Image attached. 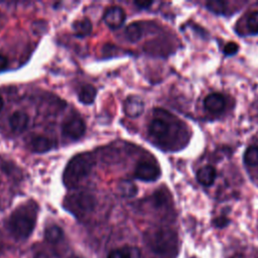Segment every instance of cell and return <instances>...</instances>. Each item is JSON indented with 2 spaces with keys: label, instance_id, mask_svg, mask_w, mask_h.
Returning <instances> with one entry per match:
<instances>
[{
  "label": "cell",
  "instance_id": "cell-1",
  "mask_svg": "<svg viewBox=\"0 0 258 258\" xmlns=\"http://www.w3.org/2000/svg\"><path fill=\"white\" fill-rule=\"evenodd\" d=\"M148 247L162 258H174L177 254V236L168 228H157L145 234Z\"/></svg>",
  "mask_w": 258,
  "mask_h": 258
},
{
  "label": "cell",
  "instance_id": "cell-2",
  "mask_svg": "<svg viewBox=\"0 0 258 258\" xmlns=\"http://www.w3.org/2000/svg\"><path fill=\"white\" fill-rule=\"evenodd\" d=\"M95 165V158L92 153H80L74 156L67 164L63 174V184L69 188L76 187L92 171Z\"/></svg>",
  "mask_w": 258,
  "mask_h": 258
},
{
  "label": "cell",
  "instance_id": "cell-3",
  "mask_svg": "<svg viewBox=\"0 0 258 258\" xmlns=\"http://www.w3.org/2000/svg\"><path fill=\"white\" fill-rule=\"evenodd\" d=\"M36 211L34 208L25 205L17 208L9 217L8 230L16 239L28 238L35 227Z\"/></svg>",
  "mask_w": 258,
  "mask_h": 258
},
{
  "label": "cell",
  "instance_id": "cell-4",
  "mask_svg": "<svg viewBox=\"0 0 258 258\" xmlns=\"http://www.w3.org/2000/svg\"><path fill=\"white\" fill-rule=\"evenodd\" d=\"M64 206L68 211L74 215L82 217L95 209L96 200L93 195L86 191H80L68 196L64 200Z\"/></svg>",
  "mask_w": 258,
  "mask_h": 258
},
{
  "label": "cell",
  "instance_id": "cell-5",
  "mask_svg": "<svg viewBox=\"0 0 258 258\" xmlns=\"http://www.w3.org/2000/svg\"><path fill=\"white\" fill-rule=\"evenodd\" d=\"M61 131L64 137L72 140H78L84 135L86 131V124L80 116L73 115L63 122Z\"/></svg>",
  "mask_w": 258,
  "mask_h": 258
},
{
  "label": "cell",
  "instance_id": "cell-6",
  "mask_svg": "<svg viewBox=\"0 0 258 258\" xmlns=\"http://www.w3.org/2000/svg\"><path fill=\"white\" fill-rule=\"evenodd\" d=\"M169 131L170 125L164 118L159 116L153 118L148 126V133L150 137L158 143L165 142Z\"/></svg>",
  "mask_w": 258,
  "mask_h": 258
},
{
  "label": "cell",
  "instance_id": "cell-7",
  "mask_svg": "<svg viewBox=\"0 0 258 258\" xmlns=\"http://www.w3.org/2000/svg\"><path fill=\"white\" fill-rule=\"evenodd\" d=\"M134 175L143 181H153L159 177L160 169L154 162L140 161L135 167Z\"/></svg>",
  "mask_w": 258,
  "mask_h": 258
},
{
  "label": "cell",
  "instance_id": "cell-8",
  "mask_svg": "<svg viewBox=\"0 0 258 258\" xmlns=\"http://www.w3.org/2000/svg\"><path fill=\"white\" fill-rule=\"evenodd\" d=\"M106 25L112 29L119 28L126 19V14L121 7L113 6L106 10L103 16Z\"/></svg>",
  "mask_w": 258,
  "mask_h": 258
},
{
  "label": "cell",
  "instance_id": "cell-9",
  "mask_svg": "<svg viewBox=\"0 0 258 258\" xmlns=\"http://www.w3.org/2000/svg\"><path fill=\"white\" fill-rule=\"evenodd\" d=\"M144 110V103L143 101L136 96L128 97L124 102V112L127 116L131 118L138 117L142 114Z\"/></svg>",
  "mask_w": 258,
  "mask_h": 258
},
{
  "label": "cell",
  "instance_id": "cell-10",
  "mask_svg": "<svg viewBox=\"0 0 258 258\" xmlns=\"http://www.w3.org/2000/svg\"><path fill=\"white\" fill-rule=\"evenodd\" d=\"M205 108L212 113H221L225 108V98L220 93H212L204 100Z\"/></svg>",
  "mask_w": 258,
  "mask_h": 258
},
{
  "label": "cell",
  "instance_id": "cell-11",
  "mask_svg": "<svg viewBox=\"0 0 258 258\" xmlns=\"http://www.w3.org/2000/svg\"><path fill=\"white\" fill-rule=\"evenodd\" d=\"M9 125L13 132L21 133L28 125V116L22 111H15L9 117Z\"/></svg>",
  "mask_w": 258,
  "mask_h": 258
},
{
  "label": "cell",
  "instance_id": "cell-12",
  "mask_svg": "<svg viewBox=\"0 0 258 258\" xmlns=\"http://www.w3.org/2000/svg\"><path fill=\"white\" fill-rule=\"evenodd\" d=\"M107 258H141V252L135 246H123L108 253Z\"/></svg>",
  "mask_w": 258,
  "mask_h": 258
},
{
  "label": "cell",
  "instance_id": "cell-13",
  "mask_svg": "<svg viewBox=\"0 0 258 258\" xmlns=\"http://www.w3.org/2000/svg\"><path fill=\"white\" fill-rule=\"evenodd\" d=\"M30 147L34 152L44 153L54 147V142L46 136L38 135L32 138V140L30 141Z\"/></svg>",
  "mask_w": 258,
  "mask_h": 258
},
{
  "label": "cell",
  "instance_id": "cell-14",
  "mask_svg": "<svg viewBox=\"0 0 258 258\" xmlns=\"http://www.w3.org/2000/svg\"><path fill=\"white\" fill-rule=\"evenodd\" d=\"M216 169L211 165H205L200 168L197 172V179L198 181L206 186H210L214 183L216 178Z\"/></svg>",
  "mask_w": 258,
  "mask_h": 258
},
{
  "label": "cell",
  "instance_id": "cell-15",
  "mask_svg": "<svg viewBox=\"0 0 258 258\" xmlns=\"http://www.w3.org/2000/svg\"><path fill=\"white\" fill-rule=\"evenodd\" d=\"M97 95V90L93 85L87 84L81 88L79 91V100L85 105H90L95 101Z\"/></svg>",
  "mask_w": 258,
  "mask_h": 258
},
{
  "label": "cell",
  "instance_id": "cell-16",
  "mask_svg": "<svg viewBox=\"0 0 258 258\" xmlns=\"http://www.w3.org/2000/svg\"><path fill=\"white\" fill-rule=\"evenodd\" d=\"M117 191L124 198H132L137 194V186L131 180L122 179L117 183Z\"/></svg>",
  "mask_w": 258,
  "mask_h": 258
},
{
  "label": "cell",
  "instance_id": "cell-17",
  "mask_svg": "<svg viewBox=\"0 0 258 258\" xmlns=\"http://www.w3.org/2000/svg\"><path fill=\"white\" fill-rule=\"evenodd\" d=\"M73 29L77 36L83 37L91 33L92 31V23L89 18H82L73 23Z\"/></svg>",
  "mask_w": 258,
  "mask_h": 258
},
{
  "label": "cell",
  "instance_id": "cell-18",
  "mask_svg": "<svg viewBox=\"0 0 258 258\" xmlns=\"http://www.w3.org/2000/svg\"><path fill=\"white\" fill-rule=\"evenodd\" d=\"M125 37L130 42H137L142 37V27L137 22H133L127 25L125 28Z\"/></svg>",
  "mask_w": 258,
  "mask_h": 258
},
{
  "label": "cell",
  "instance_id": "cell-19",
  "mask_svg": "<svg viewBox=\"0 0 258 258\" xmlns=\"http://www.w3.org/2000/svg\"><path fill=\"white\" fill-rule=\"evenodd\" d=\"M62 229L56 225L49 226L44 231V238L49 243H57L62 238Z\"/></svg>",
  "mask_w": 258,
  "mask_h": 258
},
{
  "label": "cell",
  "instance_id": "cell-20",
  "mask_svg": "<svg viewBox=\"0 0 258 258\" xmlns=\"http://www.w3.org/2000/svg\"><path fill=\"white\" fill-rule=\"evenodd\" d=\"M244 162L250 166L258 165V147L251 146L244 153Z\"/></svg>",
  "mask_w": 258,
  "mask_h": 258
},
{
  "label": "cell",
  "instance_id": "cell-21",
  "mask_svg": "<svg viewBox=\"0 0 258 258\" xmlns=\"http://www.w3.org/2000/svg\"><path fill=\"white\" fill-rule=\"evenodd\" d=\"M247 27L252 34L258 33V10L251 12L247 17Z\"/></svg>",
  "mask_w": 258,
  "mask_h": 258
},
{
  "label": "cell",
  "instance_id": "cell-22",
  "mask_svg": "<svg viewBox=\"0 0 258 258\" xmlns=\"http://www.w3.org/2000/svg\"><path fill=\"white\" fill-rule=\"evenodd\" d=\"M207 8L217 14H222V13H225L226 11V6H227V3L226 2H223V1H210V2H207Z\"/></svg>",
  "mask_w": 258,
  "mask_h": 258
},
{
  "label": "cell",
  "instance_id": "cell-23",
  "mask_svg": "<svg viewBox=\"0 0 258 258\" xmlns=\"http://www.w3.org/2000/svg\"><path fill=\"white\" fill-rule=\"evenodd\" d=\"M239 49V46L237 43L235 42H229L226 44L225 48H224V53L226 55H233L235 54Z\"/></svg>",
  "mask_w": 258,
  "mask_h": 258
},
{
  "label": "cell",
  "instance_id": "cell-24",
  "mask_svg": "<svg viewBox=\"0 0 258 258\" xmlns=\"http://www.w3.org/2000/svg\"><path fill=\"white\" fill-rule=\"evenodd\" d=\"M134 4L136 6H138L140 9H146L149 6H151L153 4V2L152 1H136V2H134Z\"/></svg>",
  "mask_w": 258,
  "mask_h": 258
},
{
  "label": "cell",
  "instance_id": "cell-25",
  "mask_svg": "<svg viewBox=\"0 0 258 258\" xmlns=\"http://www.w3.org/2000/svg\"><path fill=\"white\" fill-rule=\"evenodd\" d=\"M8 64V60H7V57L3 54H0V72L3 71L4 69H6Z\"/></svg>",
  "mask_w": 258,
  "mask_h": 258
},
{
  "label": "cell",
  "instance_id": "cell-26",
  "mask_svg": "<svg viewBox=\"0 0 258 258\" xmlns=\"http://www.w3.org/2000/svg\"><path fill=\"white\" fill-rule=\"evenodd\" d=\"M34 258H50L46 253H43V252H38Z\"/></svg>",
  "mask_w": 258,
  "mask_h": 258
},
{
  "label": "cell",
  "instance_id": "cell-27",
  "mask_svg": "<svg viewBox=\"0 0 258 258\" xmlns=\"http://www.w3.org/2000/svg\"><path fill=\"white\" fill-rule=\"evenodd\" d=\"M3 105H4V104H3V100H2V98L0 97V111H1L2 108H3Z\"/></svg>",
  "mask_w": 258,
  "mask_h": 258
}]
</instances>
